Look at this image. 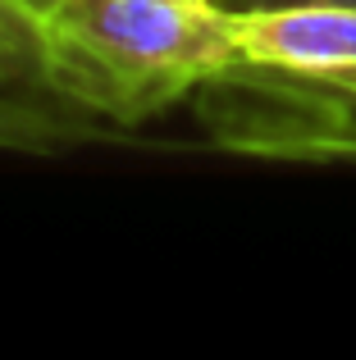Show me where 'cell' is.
<instances>
[{
    "label": "cell",
    "mask_w": 356,
    "mask_h": 360,
    "mask_svg": "<svg viewBox=\"0 0 356 360\" xmlns=\"http://www.w3.org/2000/svg\"><path fill=\"white\" fill-rule=\"evenodd\" d=\"M115 132L106 119H96L91 110L73 105V101L46 91L42 82H5L0 78V150H46L73 146V141Z\"/></svg>",
    "instance_id": "277c9868"
},
{
    "label": "cell",
    "mask_w": 356,
    "mask_h": 360,
    "mask_svg": "<svg viewBox=\"0 0 356 360\" xmlns=\"http://www.w3.org/2000/svg\"><path fill=\"white\" fill-rule=\"evenodd\" d=\"M233 64V14L215 0H55L37 23V82L110 128L192 101Z\"/></svg>",
    "instance_id": "6da1fadb"
},
{
    "label": "cell",
    "mask_w": 356,
    "mask_h": 360,
    "mask_svg": "<svg viewBox=\"0 0 356 360\" xmlns=\"http://www.w3.org/2000/svg\"><path fill=\"white\" fill-rule=\"evenodd\" d=\"M23 5H27V9H32V14H37V18H42V14H46V9H51V5H55V0H23Z\"/></svg>",
    "instance_id": "ba28073f"
},
{
    "label": "cell",
    "mask_w": 356,
    "mask_h": 360,
    "mask_svg": "<svg viewBox=\"0 0 356 360\" xmlns=\"http://www.w3.org/2000/svg\"><path fill=\"white\" fill-rule=\"evenodd\" d=\"M242 64L284 73H348L356 69V5H288L233 14Z\"/></svg>",
    "instance_id": "3957f363"
},
{
    "label": "cell",
    "mask_w": 356,
    "mask_h": 360,
    "mask_svg": "<svg viewBox=\"0 0 356 360\" xmlns=\"http://www.w3.org/2000/svg\"><path fill=\"white\" fill-rule=\"evenodd\" d=\"M229 14H256V9H288V5H356V0H215Z\"/></svg>",
    "instance_id": "52a82bcc"
},
{
    "label": "cell",
    "mask_w": 356,
    "mask_h": 360,
    "mask_svg": "<svg viewBox=\"0 0 356 360\" xmlns=\"http://www.w3.org/2000/svg\"><path fill=\"white\" fill-rule=\"evenodd\" d=\"M220 150L265 160H356V69L284 73L233 64L192 91Z\"/></svg>",
    "instance_id": "7a4b0ae2"
},
{
    "label": "cell",
    "mask_w": 356,
    "mask_h": 360,
    "mask_svg": "<svg viewBox=\"0 0 356 360\" xmlns=\"http://www.w3.org/2000/svg\"><path fill=\"white\" fill-rule=\"evenodd\" d=\"M0 78L5 82H37V55L0 23Z\"/></svg>",
    "instance_id": "5b68a950"
},
{
    "label": "cell",
    "mask_w": 356,
    "mask_h": 360,
    "mask_svg": "<svg viewBox=\"0 0 356 360\" xmlns=\"http://www.w3.org/2000/svg\"><path fill=\"white\" fill-rule=\"evenodd\" d=\"M0 23H5L9 32H14L18 41H23L27 51L37 55V23H42V18H37L32 9L23 5V0H0Z\"/></svg>",
    "instance_id": "8992f818"
}]
</instances>
